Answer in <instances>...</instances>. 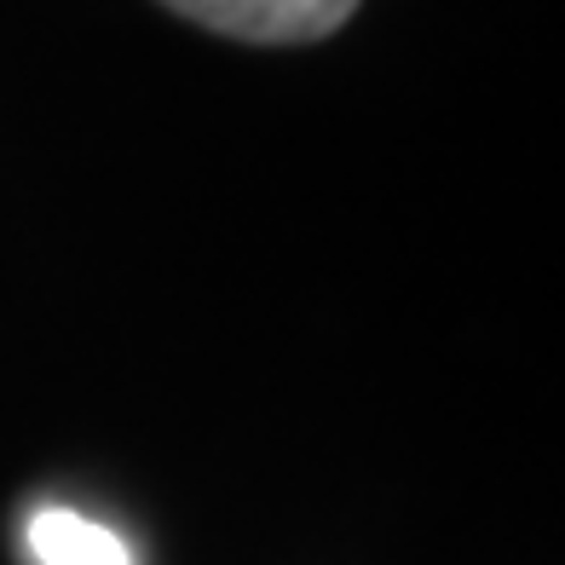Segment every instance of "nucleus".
<instances>
[{
	"instance_id": "f257e3e1",
	"label": "nucleus",
	"mask_w": 565,
	"mask_h": 565,
	"mask_svg": "<svg viewBox=\"0 0 565 565\" xmlns=\"http://www.w3.org/2000/svg\"><path fill=\"white\" fill-rule=\"evenodd\" d=\"M162 7L248 46H306L335 35L358 0H162Z\"/></svg>"
},
{
	"instance_id": "f03ea898",
	"label": "nucleus",
	"mask_w": 565,
	"mask_h": 565,
	"mask_svg": "<svg viewBox=\"0 0 565 565\" xmlns=\"http://www.w3.org/2000/svg\"><path fill=\"white\" fill-rule=\"evenodd\" d=\"M30 554L41 565H134L127 543L110 531L87 520V513H70V508H41L30 520Z\"/></svg>"
}]
</instances>
